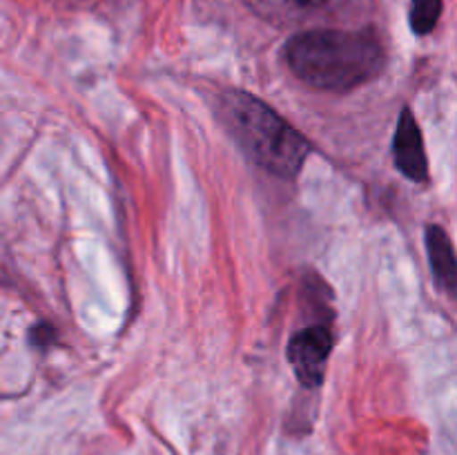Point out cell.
Wrapping results in <instances>:
<instances>
[{
    "instance_id": "8992f818",
    "label": "cell",
    "mask_w": 457,
    "mask_h": 455,
    "mask_svg": "<svg viewBox=\"0 0 457 455\" xmlns=\"http://www.w3.org/2000/svg\"><path fill=\"white\" fill-rule=\"evenodd\" d=\"M245 7L259 18L275 25H293L312 16L326 0H244Z\"/></svg>"
},
{
    "instance_id": "6da1fadb",
    "label": "cell",
    "mask_w": 457,
    "mask_h": 455,
    "mask_svg": "<svg viewBox=\"0 0 457 455\" xmlns=\"http://www.w3.org/2000/svg\"><path fill=\"white\" fill-rule=\"evenodd\" d=\"M284 61L302 83L324 92H348L384 70L386 54L370 29H312L284 45Z\"/></svg>"
},
{
    "instance_id": "52a82bcc",
    "label": "cell",
    "mask_w": 457,
    "mask_h": 455,
    "mask_svg": "<svg viewBox=\"0 0 457 455\" xmlns=\"http://www.w3.org/2000/svg\"><path fill=\"white\" fill-rule=\"evenodd\" d=\"M442 16V0H411V29L427 36L436 29Z\"/></svg>"
},
{
    "instance_id": "5b68a950",
    "label": "cell",
    "mask_w": 457,
    "mask_h": 455,
    "mask_svg": "<svg viewBox=\"0 0 457 455\" xmlns=\"http://www.w3.org/2000/svg\"><path fill=\"white\" fill-rule=\"evenodd\" d=\"M424 239H427V254L428 261H431L433 277H436L437 285H440L445 293L457 294V257L453 244H451L449 235L445 232V228L431 223L424 230Z\"/></svg>"
},
{
    "instance_id": "277c9868",
    "label": "cell",
    "mask_w": 457,
    "mask_h": 455,
    "mask_svg": "<svg viewBox=\"0 0 457 455\" xmlns=\"http://www.w3.org/2000/svg\"><path fill=\"white\" fill-rule=\"evenodd\" d=\"M393 161H395V168L411 181L424 183L428 178V159L424 150L422 129L411 107H404L397 120L395 138H393Z\"/></svg>"
},
{
    "instance_id": "ba28073f",
    "label": "cell",
    "mask_w": 457,
    "mask_h": 455,
    "mask_svg": "<svg viewBox=\"0 0 457 455\" xmlns=\"http://www.w3.org/2000/svg\"><path fill=\"white\" fill-rule=\"evenodd\" d=\"M31 342L36 346H45V343H52L54 342V330L49 326H38V328L31 330Z\"/></svg>"
},
{
    "instance_id": "3957f363",
    "label": "cell",
    "mask_w": 457,
    "mask_h": 455,
    "mask_svg": "<svg viewBox=\"0 0 457 455\" xmlns=\"http://www.w3.org/2000/svg\"><path fill=\"white\" fill-rule=\"evenodd\" d=\"M333 335L326 326L315 324L308 328L299 330L290 337L288 351V364L293 366L295 375H297L299 384L306 388H320L324 382L326 364H328L330 351H333Z\"/></svg>"
},
{
    "instance_id": "7a4b0ae2",
    "label": "cell",
    "mask_w": 457,
    "mask_h": 455,
    "mask_svg": "<svg viewBox=\"0 0 457 455\" xmlns=\"http://www.w3.org/2000/svg\"><path fill=\"white\" fill-rule=\"evenodd\" d=\"M219 116L241 150L266 172L295 178L312 145L270 105L248 92L232 89L219 101Z\"/></svg>"
}]
</instances>
